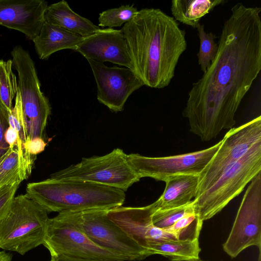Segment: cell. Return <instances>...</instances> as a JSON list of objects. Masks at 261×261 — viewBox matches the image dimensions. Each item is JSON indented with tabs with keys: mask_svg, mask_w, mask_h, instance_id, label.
Returning a JSON list of instances; mask_svg holds the SVG:
<instances>
[{
	"mask_svg": "<svg viewBox=\"0 0 261 261\" xmlns=\"http://www.w3.org/2000/svg\"><path fill=\"white\" fill-rule=\"evenodd\" d=\"M5 139L9 148L13 147L17 145L18 135L15 130L11 126L7 128L5 135Z\"/></svg>",
	"mask_w": 261,
	"mask_h": 261,
	"instance_id": "obj_32",
	"label": "cell"
},
{
	"mask_svg": "<svg viewBox=\"0 0 261 261\" xmlns=\"http://www.w3.org/2000/svg\"><path fill=\"white\" fill-rule=\"evenodd\" d=\"M47 6L43 0H0V25L18 31L33 41L45 22Z\"/></svg>",
	"mask_w": 261,
	"mask_h": 261,
	"instance_id": "obj_16",
	"label": "cell"
},
{
	"mask_svg": "<svg viewBox=\"0 0 261 261\" xmlns=\"http://www.w3.org/2000/svg\"><path fill=\"white\" fill-rule=\"evenodd\" d=\"M261 8L237 3L224 22L217 54L193 84L182 112L201 141L236 124V113L261 70Z\"/></svg>",
	"mask_w": 261,
	"mask_h": 261,
	"instance_id": "obj_1",
	"label": "cell"
},
{
	"mask_svg": "<svg viewBox=\"0 0 261 261\" xmlns=\"http://www.w3.org/2000/svg\"><path fill=\"white\" fill-rule=\"evenodd\" d=\"M203 221L195 213L187 215L165 230L179 241L199 240Z\"/></svg>",
	"mask_w": 261,
	"mask_h": 261,
	"instance_id": "obj_24",
	"label": "cell"
},
{
	"mask_svg": "<svg viewBox=\"0 0 261 261\" xmlns=\"http://www.w3.org/2000/svg\"><path fill=\"white\" fill-rule=\"evenodd\" d=\"M83 38L45 21L39 34L33 41L39 58L44 60L59 50H75Z\"/></svg>",
	"mask_w": 261,
	"mask_h": 261,
	"instance_id": "obj_19",
	"label": "cell"
},
{
	"mask_svg": "<svg viewBox=\"0 0 261 261\" xmlns=\"http://www.w3.org/2000/svg\"><path fill=\"white\" fill-rule=\"evenodd\" d=\"M225 2V0H173L171 11L176 21L196 28L203 17Z\"/></svg>",
	"mask_w": 261,
	"mask_h": 261,
	"instance_id": "obj_21",
	"label": "cell"
},
{
	"mask_svg": "<svg viewBox=\"0 0 261 261\" xmlns=\"http://www.w3.org/2000/svg\"><path fill=\"white\" fill-rule=\"evenodd\" d=\"M195 213L193 201L186 205L177 207L157 210L153 214L152 221L158 228L165 230L185 216Z\"/></svg>",
	"mask_w": 261,
	"mask_h": 261,
	"instance_id": "obj_27",
	"label": "cell"
},
{
	"mask_svg": "<svg viewBox=\"0 0 261 261\" xmlns=\"http://www.w3.org/2000/svg\"><path fill=\"white\" fill-rule=\"evenodd\" d=\"M251 246L261 248V172L250 181L238 209L232 228L223 244L231 258Z\"/></svg>",
	"mask_w": 261,
	"mask_h": 261,
	"instance_id": "obj_10",
	"label": "cell"
},
{
	"mask_svg": "<svg viewBox=\"0 0 261 261\" xmlns=\"http://www.w3.org/2000/svg\"><path fill=\"white\" fill-rule=\"evenodd\" d=\"M222 140L201 150L164 157H147L139 154L127 155L129 164L140 178L165 181L178 174L199 175L218 150Z\"/></svg>",
	"mask_w": 261,
	"mask_h": 261,
	"instance_id": "obj_11",
	"label": "cell"
},
{
	"mask_svg": "<svg viewBox=\"0 0 261 261\" xmlns=\"http://www.w3.org/2000/svg\"><path fill=\"white\" fill-rule=\"evenodd\" d=\"M199 176L196 174H178L167 178L164 181L166 187L164 192L156 201L158 209L177 207L192 202L197 194Z\"/></svg>",
	"mask_w": 261,
	"mask_h": 261,
	"instance_id": "obj_17",
	"label": "cell"
},
{
	"mask_svg": "<svg viewBox=\"0 0 261 261\" xmlns=\"http://www.w3.org/2000/svg\"><path fill=\"white\" fill-rule=\"evenodd\" d=\"M20 184L16 182L0 188V220L8 212Z\"/></svg>",
	"mask_w": 261,
	"mask_h": 261,
	"instance_id": "obj_28",
	"label": "cell"
},
{
	"mask_svg": "<svg viewBox=\"0 0 261 261\" xmlns=\"http://www.w3.org/2000/svg\"><path fill=\"white\" fill-rule=\"evenodd\" d=\"M261 172V140L207 190L193 200L195 213L203 221L213 218L239 195Z\"/></svg>",
	"mask_w": 261,
	"mask_h": 261,
	"instance_id": "obj_5",
	"label": "cell"
},
{
	"mask_svg": "<svg viewBox=\"0 0 261 261\" xmlns=\"http://www.w3.org/2000/svg\"><path fill=\"white\" fill-rule=\"evenodd\" d=\"M135 73L144 85L167 87L187 46L185 30L160 9L144 8L121 29Z\"/></svg>",
	"mask_w": 261,
	"mask_h": 261,
	"instance_id": "obj_2",
	"label": "cell"
},
{
	"mask_svg": "<svg viewBox=\"0 0 261 261\" xmlns=\"http://www.w3.org/2000/svg\"><path fill=\"white\" fill-rule=\"evenodd\" d=\"M148 251L151 255L160 254L171 261H196L200 259L201 248L199 240H165L152 244Z\"/></svg>",
	"mask_w": 261,
	"mask_h": 261,
	"instance_id": "obj_22",
	"label": "cell"
},
{
	"mask_svg": "<svg viewBox=\"0 0 261 261\" xmlns=\"http://www.w3.org/2000/svg\"><path fill=\"white\" fill-rule=\"evenodd\" d=\"M12 60H0V100L8 112L12 111L13 100L18 90L16 77L12 71Z\"/></svg>",
	"mask_w": 261,
	"mask_h": 261,
	"instance_id": "obj_23",
	"label": "cell"
},
{
	"mask_svg": "<svg viewBox=\"0 0 261 261\" xmlns=\"http://www.w3.org/2000/svg\"><path fill=\"white\" fill-rule=\"evenodd\" d=\"M49 218L27 194L14 197L0 220V248L24 255L44 244Z\"/></svg>",
	"mask_w": 261,
	"mask_h": 261,
	"instance_id": "obj_4",
	"label": "cell"
},
{
	"mask_svg": "<svg viewBox=\"0 0 261 261\" xmlns=\"http://www.w3.org/2000/svg\"><path fill=\"white\" fill-rule=\"evenodd\" d=\"M158 209L155 201L143 207L118 206L108 210L107 215L140 247L148 251V247L156 242L176 240L171 233L153 225L152 215Z\"/></svg>",
	"mask_w": 261,
	"mask_h": 261,
	"instance_id": "obj_14",
	"label": "cell"
},
{
	"mask_svg": "<svg viewBox=\"0 0 261 261\" xmlns=\"http://www.w3.org/2000/svg\"><path fill=\"white\" fill-rule=\"evenodd\" d=\"M82 212L59 213L49 218L43 244L51 256L81 259H121L122 257L94 244L85 233Z\"/></svg>",
	"mask_w": 261,
	"mask_h": 261,
	"instance_id": "obj_7",
	"label": "cell"
},
{
	"mask_svg": "<svg viewBox=\"0 0 261 261\" xmlns=\"http://www.w3.org/2000/svg\"><path fill=\"white\" fill-rule=\"evenodd\" d=\"M9 126L8 111L0 100V158L10 148L5 139V133Z\"/></svg>",
	"mask_w": 261,
	"mask_h": 261,
	"instance_id": "obj_29",
	"label": "cell"
},
{
	"mask_svg": "<svg viewBox=\"0 0 261 261\" xmlns=\"http://www.w3.org/2000/svg\"><path fill=\"white\" fill-rule=\"evenodd\" d=\"M260 140V116L238 127L230 129L222 140L214 156L199 174L195 198L211 187L255 143Z\"/></svg>",
	"mask_w": 261,
	"mask_h": 261,
	"instance_id": "obj_9",
	"label": "cell"
},
{
	"mask_svg": "<svg viewBox=\"0 0 261 261\" xmlns=\"http://www.w3.org/2000/svg\"><path fill=\"white\" fill-rule=\"evenodd\" d=\"M49 261H132L129 260H124L121 259H81L70 257L68 256L59 255L51 256Z\"/></svg>",
	"mask_w": 261,
	"mask_h": 261,
	"instance_id": "obj_31",
	"label": "cell"
},
{
	"mask_svg": "<svg viewBox=\"0 0 261 261\" xmlns=\"http://www.w3.org/2000/svg\"><path fill=\"white\" fill-rule=\"evenodd\" d=\"M35 160L19 153L17 145L10 148L0 165V188L27 179Z\"/></svg>",
	"mask_w": 261,
	"mask_h": 261,
	"instance_id": "obj_20",
	"label": "cell"
},
{
	"mask_svg": "<svg viewBox=\"0 0 261 261\" xmlns=\"http://www.w3.org/2000/svg\"><path fill=\"white\" fill-rule=\"evenodd\" d=\"M196 261H205V260H201V259H199V260H196Z\"/></svg>",
	"mask_w": 261,
	"mask_h": 261,
	"instance_id": "obj_35",
	"label": "cell"
},
{
	"mask_svg": "<svg viewBox=\"0 0 261 261\" xmlns=\"http://www.w3.org/2000/svg\"><path fill=\"white\" fill-rule=\"evenodd\" d=\"M46 144L45 140L37 138L27 141L24 144V148L30 154L36 156L44 150Z\"/></svg>",
	"mask_w": 261,
	"mask_h": 261,
	"instance_id": "obj_30",
	"label": "cell"
},
{
	"mask_svg": "<svg viewBox=\"0 0 261 261\" xmlns=\"http://www.w3.org/2000/svg\"><path fill=\"white\" fill-rule=\"evenodd\" d=\"M138 10L134 5H122L119 7L108 9L99 15L98 25L101 27H119L133 19Z\"/></svg>",
	"mask_w": 261,
	"mask_h": 261,
	"instance_id": "obj_26",
	"label": "cell"
},
{
	"mask_svg": "<svg viewBox=\"0 0 261 261\" xmlns=\"http://www.w3.org/2000/svg\"><path fill=\"white\" fill-rule=\"evenodd\" d=\"M44 19L48 23L82 37L89 36L100 29L89 19L73 11L64 0L48 5Z\"/></svg>",
	"mask_w": 261,
	"mask_h": 261,
	"instance_id": "obj_18",
	"label": "cell"
},
{
	"mask_svg": "<svg viewBox=\"0 0 261 261\" xmlns=\"http://www.w3.org/2000/svg\"><path fill=\"white\" fill-rule=\"evenodd\" d=\"M7 151L3 156H2L0 158V165L2 164V163L3 162V160H4V159L7 154Z\"/></svg>",
	"mask_w": 261,
	"mask_h": 261,
	"instance_id": "obj_34",
	"label": "cell"
},
{
	"mask_svg": "<svg viewBox=\"0 0 261 261\" xmlns=\"http://www.w3.org/2000/svg\"><path fill=\"white\" fill-rule=\"evenodd\" d=\"M11 56L18 74V92L26 142L37 138L45 140V128L51 108L41 90L34 62L29 53L20 46L13 48Z\"/></svg>",
	"mask_w": 261,
	"mask_h": 261,
	"instance_id": "obj_6",
	"label": "cell"
},
{
	"mask_svg": "<svg viewBox=\"0 0 261 261\" xmlns=\"http://www.w3.org/2000/svg\"><path fill=\"white\" fill-rule=\"evenodd\" d=\"M12 256L11 254L5 251H0V261H12Z\"/></svg>",
	"mask_w": 261,
	"mask_h": 261,
	"instance_id": "obj_33",
	"label": "cell"
},
{
	"mask_svg": "<svg viewBox=\"0 0 261 261\" xmlns=\"http://www.w3.org/2000/svg\"><path fill=\"white\" fill-rule=\"evenodd\" d=\"M108 210L81 212L83 229L88 238L99 247L126 260H140L150 256L107 215Z\"/></svg>",
	"mask_w": 261,
	"mask_h": 261,
	"instance_id": "obj_12",
	"label": "cell"
},
{
	"mask_svg": "<svg viewBox=\"0 0 261 261\" xmlns=\"http://www.w3.org/2000/svg\"><path fill=\"white\" fill-rule=\"evenodd\" d=\"M87 61L97 85V98L111 111H122L129 96L144 86L135 72L129 68L109 67L103 63Z\"/></svg>",
	"mask_w": 261,
	"mask_h": 261,
	"instance_id": "obj_13",
	"label": "cell"
},
{
	"mask_svg": "<svg viewBox=\"0 0 261 261\" xmlns=\"http://www.w3.org/2000/svg\"><path fill=\"white\" fill-rule=\"evenodd\" d=\"M127 155L116 148L105 155L83 158L80 163L53 173L49 178L85 181L125 191L140 179Z\"/></svg>",
	"mask_w": 261,
	"mask_h": 261,
	"instance_id": "obj_8",
	"label": "cell"
},
{
	"mask_svg": "<svg viewBox=\"0 0 261 261\" xmlns=\"http://www.w3.org/2000/svg\"><path fill=\"white\" fill-rule=\"evenodd\" d=\"M74 51L87 60L109 62L134 71L127 41L121 30L100 29L84 37Z\"/></svg>",
	"mask_w": 261,
	"mask_h": 261,
	"instance_id": "obj_15",
	"label": "cell"
},
{
	"mask_svg": "<svg viewBox=\"0 0 261 261\" xmlns=\"http://www.w3.org/2000/svg\"><path fill=\"white\" fill-rule=\"evenodd\" d=\"M26 194L47 213L110 210L122 206L125 198L124 191L119 189L50 178L28 184Z\"/></svg>",
	"mask_w": 261,
	"mask_h": 261,
	"instance_id": "obj_3",
	"label": "cell"
},
{
	"mask_svg": "<svg viewBox=\"0 0 261 261\" xmlns=\"http://www.w3.org/2000/svg\"><path fill=\"white\" fill-rule=\"evenodd\" d=\"M196 28L200 42L198 62L201 71L204 73L217 54L218 45L215 41L217 36L212 32H206L203 24L199 23Z\"/></svg>",
	"mask_w": 261,
	"mask_h": 261,
	"instance_id": "obj_25",
	"label": "cell"
}]
</instances>
